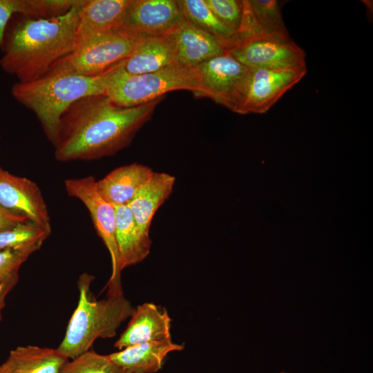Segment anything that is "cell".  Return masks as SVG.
I'll use <instances>...</instances> for the list:
<instances>
[{"label":"cell","mask_w":373,"mask_h":373,"mask_svg":"<svg viewBox=\"0 0 373 373\" xmlns=\"http://www.w3.org/2000/svg\"><path fill=\"white\" fill-rule=\"evenodd\" d=\"M117 373H140V372H132V371L124 370H119Z\"/></svg>","instance_id":"cell-31"},{"label":"cell","mask_w":373,"mask_h":373,"mask_svg":"<svg viewBox=\"0 0 373 373\" xmlns=\"http://www.w3.org/2000/svg\"><path fill=\"white\" fill-rule=\"evenodd\" d=\"M114 346L119 350L141 343L171 341V319L165 308L153 303L139 305Z\"/></svg>","instance_id":"cell-13"},{"label":"cell","mask_w":373,"mask_h":373,"mask_svg":"<svg viewBox=\"0 0 373 373\" xmlns=\"http://www.w3.org/2000/svg\"><path fill=\"white\" fill-rule=\"evenodd\" d=\"M115 207V238L120 271L143 261L149 254V233L137 224L128 205Z\"/></svg>","instance_id":"cell-15"},{"label":"cell","mask_w":373,"mask_h":373,"mask_svg":"<svg viewBox=\"0 0 373 373\" xmlns=\"http://www.w3.org/2000/svg\"><path fill=\"white\" fill-rule=\"evenodd\" d=\"M30 0H0V47L7 26L15 15L30 17Z\"/></svg>","instance_id":"cell-27"},{"label":"cell","mask_w":373,"mask_h":373,"mask_svg":"<svg viewBox=\"0 0 373 373\" xmlns=\"http://www.w3.org/2000/svg\"><path fill=\"white\" fill-rule=\"evenodd\" d=\"M220 22L233 33L240 30L244 14V0H204Z\"/></svg>","instance_id":"cell-26"},{"label":"cell","mask_w":373,"mask_h":373,"mask_svg":"<svg viewBox=\"0 0 373 373\" xmlns=\"http://www.w3.org/2000/svg\"><path fill=\"white\" fill-rule=\"evenodd\" d=\"M228 52L250 69L306 66L304 50L289 37L265 34L235 37Z\"/></svg>","instance_id":"cell-9"},{"label":"cell","mask_w":373,"mask_h":373,"mask_svg":"<svg viewBox=\"0 0 373 373\" xmlns=\"http://www.w3.org/2000/svg\"><path fill=\"white\" fill-rule=\"evenodd\" d=\"M119 370L108 355L88 350L71 361H67L59 373H117Z\"/></svg>","instance_id":"cell-25"},{"label":"cell","mask_w":373,"mask_h":373,"mask_svg":"<svg viewBox=\"0 0 373 373\" xmlns=\"http://www.w3.org/2000/svg\"><path fill=\"white\" fill-rule=\"evenodd\" d=\"M50 233L30 221L18 223L0 231V251L15 249L32 254L40 249Z\"/></svg>","instance_id":"cell-23"},{"label":"cell","mask_w":373,"mask_h":373,"mask_svg":"<svg viewBox=\"0 0 373 373\" xmlns=\"http://www.w3.org/2000/svg\"><path fill=\"white\" fill-rule=\"evenodd\" d=\"M178 62L195 67L213 57L227 52L214 37L184 19L173 31Z\"/></svg>","instance_id":"cell-17"},{"label":"cell","mask_w":373,"mask_h":373,"mask_svg":"<svg viewBox=\"0 0 373 373\" xmlns=\"http://www.w3.org/2000/svg\"><path fill=\"white\" fill-rule=\"evenodd\" d=\"M67 361L57 349L19 346L0 365V373H59Z\"/></svg>","instance_id":"cell-21"},{"label":"cell","mask_w":373,"mask_h":373,"mask_svg":"<svg viewBox=\"0 0 373 373\" xmlns=\"http://www.w3.org/2000/svg\"><path fill=\"white\" fill-rule=\"evenodd\" d=\"M256 23L262 33L289 38L280 5L276 0H247Z\"/></svg>","instance_id":"cell-24"},{"label":"cell","mask_w":373,"mask_h":373,"mask_svg":"<svg viewBox=\"0 0 373 373\" xmlns=\"http://www.w3.org/2000/svg\"><path fill=\"white\" fill-rule=\"evenodd\" d=\"M133 0H84L79 14L77 44L93 35L114 32Z\"/></svg>","instance_id":"cell-14"},{"label":"cell","mask_w":373,"mask_h":373,"mask_svg":"<svg viewBox=\"0 0 373 373\" xmlns=\"http://www.w3.org/2000/svg\"><path fill=\"white\" fill-rule=\"evenodd\" d=\"M183 348L182 345L172 341H149L127 347L108 357L119 370L153 373L160 370L169 353Z\"/></svg>","instance_id":"cell-19"},{"label":"cell","mask_w":373,"mask_h":373,"mask_svg":"<svg viewBox=\"0 0 373 373\" xmlns=\"http://www.w3.org/2000/svg\"><path fill=\"white\" fill-rule=\"evenodd\" d=\"M183 18L218 39L228 50L235 33L216 17L204 0H176Z\"/></svg>","instance_id":"cell-22"},{"label":"cell","mask_w":373,"mask_h":373,"mask_svg":"<svg viewBox=\"0 0 373 373\" xmlns=\"http://www.w3.org/2000/svg\"><path fill=\"white\" fill-rule=\"evenodd\" d=\"M118 65L96 75H84L56 63L39 78L13 84L11 93L35 114L54 146L64 113L82 98L106 95Z\"/></svg>","instance_id":"cell-3"},{"label":"cell","mask_w":373,"mask_h":373,"mask_svg":"<svg viewBox=\"0 0 373 373\" xmlns=\"http://www.w3.org/2000/svg\"><path fill=\"white\" fill-rule=\"evenodd\" d=\"M94 279L93 275L84 273L78 280V303L57 348L68 359L88 351L97 338L115 336L120 325L135 312L124 294L97 300L90 289Z\"/></svg>","instance_id":"cell-4"},{"label":"cell","mask_w":373,"mask_h":373,"mask_svg":"<svg viewBox=\"0 0 373 373\" xmlns=\"http://www.w3.org/2000/svg\"><path fill=\"white\" fill-rule=\"evenodd\" d=\"M184 19L176 0H133L114 31L140 40L164 36Z\"/></svg>","instance_id":"cell-10"},{"label":"cell","mask_w":373,"mask_h":373,"mask_svg":"<svg viewBox=\"0 0 373 373\" xmlns=\"http://www.w3.org/2000/svg\"><path fill=\"white\" fill-rule=\"evenodd\" d=\"M173 31L162 37L142 40L122 62V71L130 75H141L178 63Z\"/></svg>","instance_id":"cell-18"},{"label":"cell","mask_w":373,"mask_h":373,"mask_svg":"<svg viewBox=\"0 0 373 373\" xmlns=\"http://www.w3.org/2000/svg\"><path fill=\"white\" fill-rule=\"evenodd\" d=\"M306 66L254 68L240 114L265 113L306 75Z\"/></svg>","instance_id":"cell-11"},{"label":"cell","mask_w":373,"mask_h":373,"mask_svg":"<svg viewBox=\"0 0 373 373\" xmlns=\"http://www.w3.org/2000/svg\"><path fill=\"white\" fill-rule=\"evenodd\" d=\"M175 178L164 172H153L151 178L128 205L137 226L149 233L157 209L171 195Z\"/></svg>","instance_id":"cell-20"},{"label":"cell","mask_w":373,"mask_h":373,"mask_svg":"<svg viewBox=\"0 0 373 373\" xmlns=\"http://www.w3.org/2000/svg\"><path fill=\"white\" fill-rule=\"evenodd\" d=\"M195 68L203 97L240 114L245 99L251 69L228 52L201 63Z\"/></svg>","instance_id":"cell-6"},{"label":"cell","mask_w":373,"mask_h":373,"mask_svg":"<svg viewBox=\"0 0 373 373\" xmlns=\"http://www.w3.org/2000/svg\"><path fill=\"white\" fill-rule=\"evenodd\" d=\"M279 373H287V372H279Z\"/></svg>","instance_id":"cell-32"},{"label":"cell","mask_w":373,"mask_h":373,"mask_svg":"<svg viewBox=\"0 0 373 373\" xmlns=\"http://www.w3.org/2000/svg\"><path fill=\"white\" fill-rule=\"evenodd\" d=\"M153 172L149 166L139 163L122 166L96 180L97 189L114 206L128 205Z\"/></svg>","instance_id":"cell-16"},{"label":"cell","mask_w":373,"mask_h":373,"mask_svg":"<svg viewBox=\"0 0 373 373\" xmlns=\"http://www.w3.org/2000/svg\"><path fill=\"white\" fill-rule=\"evenodd\" d=\"M19 280V272L13 274L0 283V321L2 319V310L8 293L14 288Z\"/></svg>","instance_id":"cell-30"},{"label":"cell","mask_w":373,"mask_h":373,"mask_svg":"<svg viewBox=\"0 0 373 373\" xmlns=\"http://www.w3.org/2000/svg\"><path fill=\"white\" fill-rule=\"evenodd\" d=\"M84 0L66 13L51 18L19 16L10 20L1 46L0 66L19 82L35 80L70 54L77 44V28Z\"/></svg>","instance_id":"cell-2"},{"label":"cell","mask_w":373,"mask_h":373,"mask_svg":"<svg viewBox=\"0 0 373 373\" xmlns=\"http://www.w3.org/2000/svg\"><path fill=\"white\" fill-rule=\"evenodd\" d=\"M141 41L115 32L93 35L57 63L81 75H96L124 61Z\"/></svg>","instance_id":"cell-8"},{"label":"cell","mask_w":373,"mask_h":373,"mask_svg":"<svg viewBox=\"0 0 373 373\" xmlns=\"http://www.w3.org/2000/svg\"><path fill=\"white\" fill-rule=\"evenodd\" d=\"M0 206L51 232L47 205L37 184L0 167Z\"/></svg>","instance_id":"cell-12"},{"label":"cell","mask_w":373,"mask_h":373,"mask_svg":"<svg viewBox=\"0 0 373 373\" xmlns=\"http://www.w3.org/2000/svg\"><path fill=\"white\" fill-rule=\"evenodd\" d=\"M121 64L118 65L106 95L119 106L143 105L179 90H189L198 97H203L195 67L175 63L155 72L130 75L122 71Z\"/></svg>","instance_id":"cell-5"},{"label":"cell","mask_w":373,"mask_h":373,"mask_svg":"<svg viewBox=\"0 0 373 373\" xmlns=\"http://www.w3.org/2000/svg\"><path fill=\"white\" fill-rule=\"evenodd\" d=\"M164 98L134 107L119 106L106 95L77 101L61 117L56 160L87 161L115 155L131 143Z\"/></svg>","instance_id":"cell-1"},{"label":"cell","mask_w":373,"mask_h":373,"mask_svg":"<svg viewBox=\"0 0 373 373\" xmlns=\"http://www.w3.org/2000/svg\"><path fill=\"white\" fill-rule=\"evenodd\" d=\"M64 187L70 196L79 199L86 206L98 235L110 254L112 272L106 285L107 295L122 294L115 238V207L101 196L92 175L67 179Z\"/></svg>","instance_id":"cell-7"},{"label":"cell","mask_w":373,"mask_h":373,"mask_svg":"<svg viewBox=\"0 0 373 373\" xmlns=\"http://www.w3.org/2000/svg\"><path fill=\"white\" fill-rule=\"evenodd\" d=\"M31 254L29 251L22 250L0 251V283L18 273L20 266Z\"/></svg>","instance_id":"cell-28"},{"label":"cell","mask_w":373,"mask_h":373,"mask_svg":"<svg viewBox=\"0 0 373 373\" xmlns=\"http://www.w3.org/2000/svg\"><path fill=\"white\" fill-rule=\"evenodd\" d=\"M26 221L29 220L26 217L14 214L0 206V231Z\"/></svg>","instance_id":"cell-29"}]
</instances>
